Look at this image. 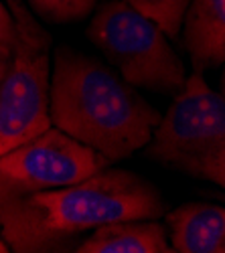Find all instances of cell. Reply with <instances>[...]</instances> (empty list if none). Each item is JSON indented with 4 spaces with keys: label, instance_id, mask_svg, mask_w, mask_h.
<instances>
[{
    "label": "cell",
    "instance_id": "6da1fadb",
    "mask_svg": "<svg viewBox=\"0 0 225 253\" xmlns=\"http://www.w3.org/2000/svg\"><path fill=\"white\" fill-rule=\"evenodd\" d=\"M156 188L128 170H99L61 188L23 193L0 205L2 239L14 251H57L90 229L114 221L165 217Z\"/></svg>",
    "mask_w": 225,
    "mask_h": 253
},
{
    "label": "cell",
    "instance_id": "7a4b0ae2",
    "mask_svg": "<svg viewBox=\"0 0 225 253\" xmlns=\"http://www.w3.org/2000/svg\"><path fill=\"white\" fill-rule=\"evenodd\" d=\"M49 114L55 128L110 162L144 148L162 118L116 71L65 47L55 57Z\"/></svg>",
    "mask_w": 225,
    "mask_h": 253
},
{
    "label": "cell",
    "instance_id": "3957f363",
    "mask_svg": "<svg viewBox=\"0 0 225 253\" xmlns=\"http://www.w3.org/2000/svg\"><path fill=\"white\" fill-rule=\"evenodd\" d=\"M146 156L195 178L225 184V101L201 71L185 79L146 144Z\"/></svg>",
    "mask_w": 225,
    "mask_h": 253
},
{
    "label": "cell",
    "instance_id": "277c9868",
    "mask_svg": "<svg viewBox=\"0 0 225 253\" xmlns=\"http://www.w3.org/2000/svg\"><path fill=\"white\" fill-rule=\"evenodd\" d=\"M88 39L134 87L177 93L187 79L182 61L162 29L124 0H108L97 6Z\"/></svg>",
    "mask_w": 225,
    "mask_h": 253
},
{
    "label": "cell",
    "instance_id": "5b68a950",
    "mask_svg": "<svg viewBox=\"0 0 225 253\" xmlns=\"http://www.w3.org/2000/svg\"><path fill=\"white\" fill-rule=\"evenodd\" d=\"M108 166L110 160L88 144L59 128H47L0 156V178L14 195H23L81 182Z\"/></svg>",
    "mask_w": 225,
    "mask_h": 253
},
{
    "label": "cell",
    "instance_id": "8992f818",
    "mask_svg": "<svg viewBox=\"0 0 225 253\" xmlns=\"http://www.w3.org/2000/svg\"><path fill=\"white\" fill-rule=\"evenodd\" d=\"M51 65L47 51L16 45L0 81V156L51 128Z\"/></svg>",
    "mask_w": 225,
    "mask_h": 253
},
{
    "label": "cell",
    "instance_id": "52a82bcc",
    "mask_svg": "<svg viewBox=\"0 0 225 253\" xmlns=\"http://www.w3.org/2000/svg\"><path fill=\"white\" fill-rule=\"evenodd\" d=\"M171 249L179 253H225V211L209 203H187L165 213Z\"/></svg>",
    "mask_w": 225,
    "mask_h": 253
},
{
    "label": "cell",
    "instance_id": "ba28073f",
    "mask_svg": "<svg viewBox=\"0 0 225 253\" xmlns=\"http://www.w3.org/2000/svg\"><path fill=\"white\" fill-rule=\"evenodd\" d=\"M182 41L195 71L217 67L225 59V0H189L182 14Z\"/></svg>",
    "mask_w": 225,
    "mask_h": 253
},
{
    "label": "cell",
    "instance_id": "9c48e42d",
    "mask_svg": "<svg viewBox=\"0 0 225 253\" xmlns=\"http://www.w3.org/2000/svg\"><path fill=\"white\" fill-rule=\"evenodd\" d=\"M79 253H169L165 227L152 219L114 221L93 229L75 249Z\"/></svg>",
    "mask_w": 225,
    "mask_h": 253
},
{
    "label": "cell",
    "instance_id": "30bf717a",
    "mask_svg": "<svg viewBox=\"0 0 225 253\" xmlns=\"http://www.w3.org/2000/svg\"><path fill=\"white\" fill-rule=\"evenodd\" d=\"M134 10L148 16L169 37H177L189 0H124Z\"/></svg>",
    "mask_w": 225,
    "mask_h": 253
},
{
    "label": "cell",
    "instance_id": "8fae6325",
    "mask_svg": "<svg viewBox=\"0 0 225 253\" xmlns=\"http://www.w3.org/2000/svg\"><path fill=\"white\" fill-rule=\"evenodd\" d=\"M6 6L14 18L16 27V45H23L33 51H49L51 37L41 27L31 10L25 6V0H6Z\"/></svg>",
    "mask_w": 225,
    "mask_h": 253
},
{
    "label": "cell",
    "instance_id": "7c38bea8",
    "mask_svg": "<svg viewBox=\"0 0 225 253\" xmlns=\"http://www.w3.org/2000/svg\"><path fill=\"white\" fill-rule=\"evenodd\" d=\"M39 16L51 23H71L88 16L95 8V0H29Z\"/></svg>",
    "mask_w": 225,
    "mask_h": 253
},
{
    "label": "cell",
    "instance_id": "4fadbf2b",
    "mask_svg": "<svg viewBox=\"0 0 225 253\" xmlns=\"http://www.w3.org/2000/svg\"><path fill=\"white\" fill-rule=\"evenodd\" d=\"M16 47V27L6 4L0 2V57L10 59Z\"/></svg>",
    "mask_w": 225,
    "mask_h": 253
},
{
    "label": "cell",
    "instance_id": "5bb4252c",
    "mask_svg": "<svg viewBox=\"0 0 225 253\" xmlns=\"http://www.w3.org/2000/svg\"><path fill=\"white\" fill-rule=\"evenodd\" d=\"M8 65H10V63H8V59H2V57H0V81H2L4 73L8 71Z\"/></svg>",
    "mask_w": 225,
    "mask_h": 253
},
{
    "label": "cell",
    "instance_id": "9a60e30c",
    "mask_svg": "<svg viewBox=\"0 0 225 253\" xmlns=\"http://www.w3.org/2000/svg\"><path fill=\"white\" fill-rule=\"evenodd\" d=\"M0 193H4V195H10V197H14V191H12V188L2 180V178H0Z\"/></svg>",
    "mask_w": 225,
    "mask_h": 253
},
{
    "label": "cell",
    "instance_id": "2e32d148",
    "mask_svg": "<svg viewBox=\"0 0 225 253\" xmlns=\"http://www.w3.org/2000/svg\"><path fill=\"white\" fill-rule=\"evenodd\" d=\"M8 251V245L4 243V239H2V235H0V253H6Z\"/></svg>",
    "mask_w": 225,
    "mask_h": 253
},
{
    "label": "cell",
    "instance_id": "e0dca14e",
    "mask_svg": "<svg viewBox=\"0 0 225 253\" xmlns=\"http://www.w3.org/2000/svg\"><path fill=\"white\" fill-rule=\"evenodd\" d=\"M6 199H10V195H4V193H0V205H2Z\"/></svg>",
    "mask_w": 225,
    "mask_h": 253
}]
</instances>
